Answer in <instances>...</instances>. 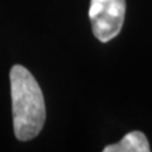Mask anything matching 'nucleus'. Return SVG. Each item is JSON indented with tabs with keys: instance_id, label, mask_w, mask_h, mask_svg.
I'll use <instances>...</instances> for the list:
<instances>
[{
	"instance_id": "f257e3e1",
	"label": "nucleus",
	"mask_w": 152,
	"mask_h": 152,
	"mask_svg": "<svg viewBox=\"0 0 152 152\" xmlns=\"http://www.w3.org/2000/svg\"><path fill=\"white\" fill-rule=\"evenodd\" d=\"M10 91L14 134L19 141H29L39 134L46 122L43 93L29 71L22 65L10 70Z\"/></svg>"
},
{
	"instance_id": "f03ea898",
	"label": "nucleus",
	"mask_w": 152,
	"mask_h": 152,
	"mask_svg": "<svg viewBox=\"0 0 152 152\" xmlns=\"http://www.w3.org/2000/svg\"><path fill=\"white\" fill-rule=\"evenodd\" d=\"M126 15V0H91L89 17L94 36L103 43L115 38Z\"/></svg>"
},
{
	"instance_id": "7ed1b4c3",
	"label": "nucleus",
	"mask_w": 152,
	"mask_h": 152,
	"mask_svg": "<svg viewBox=\"0 0 152 152\" xmlns=\"http://www.w3.org/2000/svg\"><path fill=\"white\" fill-rule=\"evenodd\" d=\"M150 143L145 133L133 131L126 134L123 138L114 145L104 147V152H150Z\"/></svg>"
}]
</instances>
